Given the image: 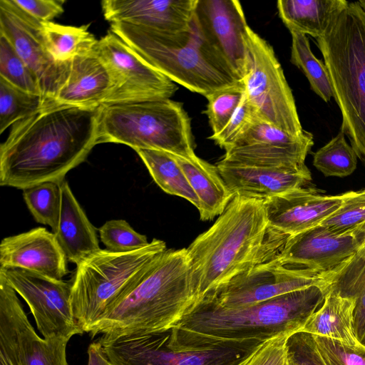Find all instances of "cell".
<instances>
[{
  "mask_svg": "<svg viewBox=\"0 0 365 365\" xmlns=\"http://www.w3.org/2000/svg\"><path fill=\"white\" fill-rule=\"evenodd\" d=\"M99 108L46 106L14 123L0 146V185L62 182L98 144Z\"/></svg>",
  "mask_w": 365,
  "mask_h": 365,
  "instance_id": "cell-1",
  "label": "cell"
},
{
  "mask_svg": "<svg viewBox=\"0 0 365 365\" xmlns=\"http://www.w3.org/2000/svg\"><path fill=\"white\" fill-rule=\"evenodd\" d=\"M326 293L325 282L237 308L198 301L170 329L168 344L180 349L257 348L273 337L299 331Z\"/></svg>",
  "mask_w": 365,
  "mask_h": 365,
  "instance_id": "cell-2",
  "label": "cell"
},
{
  "mask_svg": "<svg viewBox=\"0 0 365 365\" xmlns=\"http://www.w3.org/2000/svg\"><path fill=\"white\" fill-rule=\"evenodd\" d=\"M287 239L269 229L264 200L234 196L186 248L197 301L255 264L275 258Z\"/></svg>",
  "mask_w": 365,
  "mask_h": 365,
  "instance_id": "cell-3",
  "label": "cell"
},
{
  "mask_svg": "<svg viewBox=\"0 0 365 365\" xmlns=\"http://www.w3.org/2000/svg\"><path fill=\"white\" fill-rule=\"evenodd\" d=\"M186 248L166 249L111 303L89 333L123 336L172 329L197 301Z\"/></svg>",
  "mask_w": 365,
  "mask_h": 365,
  "instance_id": "cell-4",
  "label": "cell"
},
{
  "mask_svg": "<svg viewBox=\"0 0 365 365\" xmlns=\"http://www.w3.org/2000/svg\"><path fill=\"white\" fill-rule=\"evenodd\" d=\"M110 31L173 82L205 98L240 82L202 38L194 21L180 33L125 22L111 23Z\"/></svg>",
  "mask_w": 365,
  "mask_h": 365,
  "instance_id": "cell-5",
  "label": "cell"
},
{
  "mask_svg": "<svg viewBox=\"0 0 365 365\" xmlns=\"http://www.w3.org/2000/svg\"><path fill=\"white\" fill-rule=\"evenodd\" d=\"M317 43L342 115L341 131L365 165V11L358 1L349 3Z\"/></svg>",
  "mask_w": 365,
  "mask_h": 365,
  "instance_id": "cell-6",
  "label": "cell"
},
{
  "mask_svg": "<svg viewBox=\"0 0 365 365\" xmlns=\"http://www.w3.org/2000/svg\"><path fill=\"white\" fill-rule=\"evenodd\" d=\"M102 143L181 157L195 154L190 118L182 103L170 98L100 106L98 143Z\"/></svg>",
  "mask_w": 365,
  "mask_h": 365,
  "instance_id": "cell-7",
  "label": "cell"
},
{
  "mask_svg": "<svg viewBox=\"0 0 365 365\" xmlns=\"http://www.w3.org/2000/svg\"><path fill=\"white\" fill-rule=\"evenodd\" d=\"M166 249L164 241L155 238L147 246L129 252L100 249L78 264L71 282V303L82 330L89 333L107 307Z\"/></svg>",
  "mask_w": 365,
  "mask_h": 365,
  "instance_id": "cell-8",
  "label": "cell"
},
{
  "mask_svg": "<svg viewBox=\"0 0 365 365\" xmlns=\"http://www.w3.org/2000/svg\"><path fill=\"white\" fill-rule=\"evenodd\" d=\"M247 44V71L241 82L257 116L290 135H303L306 130L272 46L250 28Z\"/></svg>",
  "mask_w": 365,
  "mask_h": 365,
  "instance_id": "cell-9",
  "label": "cell"
},
{
  "mask_svg": "<svg viewBox=\"0 0 365 365\" xmlns=\"http://www.w3.org/2000/svg\"><path fill=\"white\" fill-rule=\"evenodd\" d=\"M170 329L99 339L110 365H247L252 349H180L168 344ZM263 345V344H262Z\"/></svg>",
  "mask_w": 365,
  "mask_h": 365,
  "instance_id": "cell-10",
  "label": "cell"
},
{
  "mask_svg": "<svg viewBox=\"0 0 365 365\" xmlns=\"http://www.w3.org/2000/svg\"><path fill=\"white\" fill-rule=\"evenodd\" d=\"M95 51L113 82L111 93L102 106L168 99L178 89L111 31L98 40Z\"/></svg>",
  "mask_w": 365,
  "mask_h": 365,
  "instance_id": "cell-11",
  "label": "cell"
},
{
  "mask_svg": "<svg viewBox=\"0 0 365 365\" xmlns=\"http://www.w3.org/2000/svg\"><path fill=\"white\" fill-rule=\"evenodd\" d=\"M70 339L39 336L16 291L0 274V365H69Z\"/></svg>",
  "mask_w": 365,
  "mask_h": 365,
  "instance_id": "cell-12",
  "label": "cell"
},
{
  "mask_svg": "<svg viewBox=\"0 0 365 365\" xmlns=\"http://www.w3.org/2000/svg\"><path fill=\"white\" fill-rule=\"evenodd\" d=\"M0 274L26 302L43 338L84 332L72 310L71 282L16 267H0Z\"/></svg>",
  "mask_w": 365,
  "mask_h": 365,
  "instance_id": "cell-13",
  "label": "cell"
},
{
  "mask_svg": "<svg viewBox=\"0 0 365 365\" xmlns=\"http://www.w3.org/2000/svg\"><path fill=\"white\" fill-rule=\"evenodd\" d=\"M277 257L255 264L198 301L222 308H237L321 285L327 280L329 272L319 277L305 276L282 264Z\"/></svg>",
  "mask_w": 365,
  "mask_h": 365,
  "instance_id": "cell-14",
  "label": "cell"
},
{
  "mask_svg": "<svg viewBox=\"0 0 365 365\" xmlns=\"http://www.w3.org/2000/svg\"><path fill=\"white\" fill-rule=\"evenodd\" d=\"M0 34L7 38L33 73L43 107L49 106L64 80L66 61H56L48 51L41 21L20 8L14 0H1Z\"/></svg>",
  "mask_w": 365,
  "mask_h": 365,
  "instance_id": "cell-15",
  "label": "cell"
},
{
  "mask_svg": "<svg viewBox=\"0 0 365 365\" xmlns=\"http://www.w3.org/2000/svg\"><path fill=\"white\" fill-rule=\"evenodd\" d=\"M193 21L197 32L235 78L247 71L248 26L237 0H197Z\"/></svg>",
  "mask_w": 365,
  "mask_h": 365,
  "instance_id": "cell-16",
  "label": "cell"
},
{
  "mask_svg": "<svg viewBox=\"0 0 365 365\" xmlns=\"http://www.w3.org/2000/svg\"><path fill=\"white\" fill-rule=\"evenodd\" d=\"M358 250L354 230L336 232L322 225L289 236L277 259L308 277H319L336 268Z\"/></svg>",
  "mask_w": 365,
  "mask_h": 365,
  "instance_id": "cell-17",
  "label": "cell"
},
{
  "mask_svg": "<svg viewBox=\"0 0 365 365\" xmlns=\"http://www.w3.org/2000/svg\"><path fill=\"white\" fill-rule=\"evenodd\" d=\"M345 193L323 195L309 186L264 201L268 226L289 237L319 225L341 205Z\"/></svg>",
  "mask_w": 365,
  "mask_h": 365,
  "instance_id": "cell-18",
  "label": "cell"
},
{
  "mask_svg": "<svg viewBox=\"0 0 365 365\" xmlns=\"http://www.w3.org/2000/svg\"><path fill=\"white\" fill-rule=\"evenodd\" d=\"M218 171L233 196L265 200L308 186L311 173L305 164L266 167L234 163L221 159Z\"/></svg>",
  "mask_w": 365,
  "mask_h": 365,
  "instance_id": "cell-19",
  "label": "cell"
},
{
  "mask_svg": "<svg viewBox=\"0 0 365 365\" xmlns=\"http://www.w3.org/2000/svg\"><path fill=\"white\" fill-rule=\"evenodd\" d=\"M67 259L55 234L38 227L4 238L0 267H16L60 280L68 274Z\"/></svg>",
  "mask_w": 365,
  "mask_h": 365,
  "instance_id": "cell-20",
  "label": "cell"
},
{
  "mask_svg": "<svg viewBox=\"0 0 365 365\" xmlns=\"http://www.w3.org/2000/svg\"><path fill=\"white\" fill-rule=\"evenodd\" d=\"M197 0H104L106 20L125 22L169 33L191 29Z\"/></svg>",
  "mask_w": 365,
  "mask_h": 365,
  "instance_id": "cell-21",
  "label": "cell"
},
{
  "mask_svg": "<svg viewBox=\"0 0 365 365\" xmlns=\"http://www.w3.org/2000/svg\"><path fill=\"white\" fill-rule=\"evenodd\" d=\"M112 89L110 72L94 48L66 61L64 80L48 106L100 107Z\"/></svg>",
  "mask_w": 365,
  "mask_h": 365,
  "instance_id": "cell-22",
  "label": "cell"
},
{
  "mask_svg": "<svg viewBox=\"0 0 365 365\" xmlns=\"http://www.w3.org/2000/svg\"><path fill=\"white\" fill-rule=\"evenodd\" d=\"M61 208L54 233L67 260L76 265L100 250L96 230L73 194L66 180L61 183Z\"/></svg>",
  "mask_w": 365,
  "mask_h": 365,
  "instance_id": "cell-23",
  "label": "cell"
},
{
  "mask_svg": "<svg viewBox=\"0 0 365 365\" xmlns=\"http://www.w3.org/2000/svg\"><path fill=\"white\" fill-rule=\"evenodd\" d=\"M173 156L198 198L200 219L210 220L220 215L234 196L217 166L195 154L190 157Z\"/></svg>",
  "mask_w": 365,
  "mask_h": 365,
  "instance_id": "cell-24",
  "label": "cell"
},
{
  "mask_svg": "<svg viewBox=\"0 0 365 365\" xmlns=\"http://www.w3.org/2000/svg\"><path fill=\"white\" fill-rule=\"evenodd\" d=\"M326 289L324 303L299 331L349 346L361 344L354 327L356 299L340 294L329 285V279Z\"/></svg>",
  "mask_w": 365,
  "mask_h": 365,
  "instance_id": "cell-25",
  "label": "cell"
},
{
  "mask_svg": "<svg viewBox=\"0 0 365 365\" xmlns=\"http://www.w3.org/2000/svg\"><path fill=\"white\" fill-rule=\"evenodd\" d=\"M348 4L345 0H279L277 8L289 31L317 39L325 34Z\"/></svg>",
  "mask_w": 365,
  "mask_h": 365,
  "instance_id": "cell-26",
  "label": "cell"
},
{
  "mask_svg": "<svg viewBox=\"0 0 365 365\" xmlns=\"http://www.w3.org/2000/svg\"><path fill=\"white\" fill-rule=\"evenodd\" d=\"M329 279L331 288L356 299L354 327L358 341L365 346V258L354 255L332 270Z\"/></svg>",
  "mask_w": 365,
  "mask_h": 365,
  "instance_id": "cell-27",
  "label": "cell"
},
{
  "mask_svg": "<svg viewBox=\"0 0 365 365\" xmlns=\"http://www.w3.org/2000/svg\"><path fill=\"white\" fill-rule=\"evenodd\" d=\"M135 152L164 192L182 197L198 209V198L173 154L155 149H138Z\"/></svg>",
  "mask_w": 365,
  "mask_h": 365,
  "instance_id": "cell-28",
  "label": "cell"
},
{
  "mask_svg": "<svg viewBox=\"0 0 365 365\" xmlns=\"http://www.w3.org/2000/svg\"><path fill=\"white\" fill-rule=\"evenodd\" d=\"M88 25L65 26L52 21H41V30L48 51L57 62L90 53L98 40L88 31Z\"/></svg>",
  "mask_w": 365,
  "mask_h": 365,
  "instance_id": "cell-29",
  "label": "cell"
},
{
  "mask_svg": "<svg viewBox=\"0 0 365 365\" xmlns=\"http://www.w3.org/2000/svg\"><path fill=\"white\" fill-rule=\"evenodd\" d=\"M290 33L291 62L304 72L312 90L324 101L329 102L334 97V93L324 62L313 54L307 35L297 31Z\"/></svg>",
  "mask_w": 365,
  "mask_h": 365,
  "instance_id": "cell-30",
  "label": "cell"
},
{
  "mask_svg": "<svg viewBox=\"0 0 365 365\" xmlns=\"http://www.w3.org/2000/svg\"><path fill=\"white\" fill-rule=\"evenodd\" d=\"M61 183L46 182L23 190L25 203L35 220L49 226L53 233L61 214Z\"/></svg>",
  "mask_w": 365,
  "mask_h": 365,
  "instance_id": "cell-31",
  "label": "cell"
},
{
  "mask_svg": "<svg viewBox=\"0 0 365 365\" xmlns=\"http://www.w3.org/2000/svg\"><path fill=\"white\" fill-rule=\"evenodd\" d=\"M357 155L340 131L328 143L314 153V166L325 176L346 177L356 168Z\"/></svg>",
  "mask_w": 365,
  "mask_h": 365,
  "instance_id": "cell-32",
  "label": "cell"
},
{
  "mask_svg": "<svg viewBox=\"0 0 365 365\" xmlns=\"http://www.w3.org/2000/svg\"><path fill=\"white\" fill-rule=\"evenodd\" d=\"M43 107L41 96L24 91L0 78V133Z\"/></svg>",
  "mask_w": 365,
  "mask_h": 365,
  "instance_id": "cell-33",
  "label": "cell"
},
{
  "mask_svg": "<svg viewBox=\"0 0 365 365\" xmlns=\"http://www.w3.org/2000/svg\"><path fill=\"white\" fill-rule=\"evenodd\" d=\"M249 145L312 148L314 145V137L308 131L302 136H294L273 124L258 118L230 148Z\"/></svg>",
  "mask_w": 365,
  "mask_h": 365,
  "instance_id": "cell-34",
  "label": "cell"
},
{
  "mask_svg": "<svg viewBox=\"0 0 365 365\" xmlns=\"http://www.w3.org/2000/svg\"><path fill=\"white\" fill-rule=\"evenodd\" d=\"M0 78L24 91L41 97L38 84L29 68L1 34Z\"/></svg>",
  "mask_w": 365,
  "mask_h": 365,
  "instance_id": "cell-35",
  "label": "cell"
},
{
  "mask_svg": "<svg viewBox=\"0 0 365 365\" xmlns=\"http://www.w3.org/2000/svg\"><path fill=\"white\" fill-rule=\"evenodd\" d=\"M242 82L220 89L206 97L207 115L212 134L219 133L229 122L245 95Z\"/></svg>",
  "mask_w": 365,
  "mask_h": 365,
  "instance_id": "cell-36",
  "label": "cell"
},
{
  "mask_svg": "<svg viewBox=\"0 0 365 365\" xmlns=\"http://www.w3.org/2000/svg\"><path fill=\"white\" fill-rule=\"evenodd\" d=\"M101 242L106 250L115 253L132 252L147 246L145 235L136 232L124 220H110L98 228Z\"/></svg>",
  "mask_w": 365,
  "mask_h": 365,
  "instance_id": "cell-37",
  "label": "cell"
},
{
  "mask_svg": "<svg viewBox=\"0 0 365 365\" xmlns=\"http://www.w3.org/2000/svg\"><path fill=\"white\" fill-rule=\"evenodd\" d=\"M365 222V194L345 192L339 207L319 225L336 232L352 230Z\"/></svg>",
  "mask_w": 365,
  "mask_h": 365,
  "instance_id": "cell-38",
  "label": "cell"
},
{
  "mask_svg": "<svg viewBox=\"0 0 365 365\" xmlns=\"http://www.w3.org/2000/svg\"><path fill=\"white\" fill-rule=\"evenodd\" d=\"M313 336L326 365H365V346H349L331 339Z\"/></svg>",
  "mask_w": 365,
  "mask_h": 365,
  "instance_id": "cell-39",
  "label": "cell"
},
{
  "mask_svg": "<svg viewBox=\"0 0 365 365\" xmlns=\"http://www.w3.org/2000/svg\"><path fill=\"white\" fill-rule=\"evenodd\" d=\"M258 118L245 93L240 106L225 127L219 133L211 135L209 138L226 150L232 147Z\"/></svg>",
  "mask_w": 365,
  "mask_h": 365,
  "instance_id": "cell-40",
  "label": "cell"
},
{
  "mask_svg": "<svg viewBox=\"0 0 365 365\" xmlns=\"http://www.w3.org/2000/svg\"><path fill=\"white\" fill-rule=\"evenodd\" d=\"M286 347L287 356L294 365H326L312 334L297 331L288 337Z\"/></svg>",
  "mask_w": 365,
  "mask_h": 365,
  "instance_id": "cell-41",
  "label": "cell"
},
{
  "mask_svg": "<svg viewBox=\"0 0 365 365\" xmlns=\"http://www.w3.org/2000/svg\"><path fill=\"white\" fill-rule=\"evenodd\" d=\"M292 334L273 337L262 345L247 365H285L287 360L286 343Z\"/></svg>",
  "mask_w": 365,
  "mask_h": 365,
  "instance_id": "cell-42",
  "label": "cell"
},
{
  "mask_svg": "<svg viewBox=\"0 0 365 365\" xmlns=\"http://www.w3.org/2000/svg\"><path fill=\"white\" fill-rule=\"evenodd\" d=\"M14 2L40 21H51L63 12L64 1L61 0H14Z\"/></svg>",
  "mask_w": 365,
  "mask_h": 365,
  "instance_id": "cell-43",
  "label": "cell"
},
{
  "mask_svg": "<svg viewBox=\"0 0 365 365\" xmlns=\"http://www.w3.org/2000/svg\"><path fill=\"white\" fill-rule=\"evenodd\" d=\"M88 365H110L100 340L91 343L88 349Z\"/></svg>",
  "mask_w": 365,
  "mask_h": 365,
  "instance_id": "cell-44",
  "label": "cell"
},
{
  "mask_svg": "<svg viewBox=\"0 0 365 365\" xmlns=\"http://www.w3.org/2000/svg\"><path fill=\"white\" fill-rule=\"evenodd\" d=\"M354 230L358 242V250L356 254L360 257L365 258V222Z\"/></svg>",
  "mask_w": 365,
  "mask_h": 365,
  "instance_id": "cell-45",
  "label": "cell"
},
{
  "mask_svg": "<svg viewBox=\"0 0 365 365\" xmlns=\"http://www.w3.org/2000/svg\"><path fill=\"white\" fill-rule=\"evenodd\" d=\"M358 3L361 6V7L363 9V10L365 11V1H359Z\"/></svg>",
  "mask_w": 365,
  "mask_h": 365,
  "instance_id": "cell-46",
  "label": "cell"
},
{
  "mask_svg": "<svg viewBox=\"0 0 365 365\" xmlns=\"http://www.w3.org/2000/svg\"><path fill=\"white\" fill-rule=\"evenodd\" d=\"M285 365H294L293 363L291 361V360L288 358V356H287V360Z\"/></svg>",
  "mask_w": 365,
  "mask_h": 365,
  "instance_id": "cell-47",
  "label": "cell"
},
{
  "mask_svg": "<svg viewBox=\"0 0 365 365\" xmlns=\"http://www.w3.org/2000/svg\"><path fill=\"white\" fill-rule=\"evenodd\" d=\"M362 193L365 194V189L361 191Z\"/></svg>",
  "mask_w": 365,
  "mask_h": 365,
  "instance_id": "cell-48",
  "label": "cell"
}]
</instances>
